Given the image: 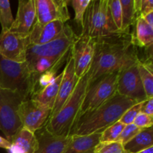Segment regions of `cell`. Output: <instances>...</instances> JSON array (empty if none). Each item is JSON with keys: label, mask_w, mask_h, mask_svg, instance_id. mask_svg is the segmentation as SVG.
<instances>
[{"label": "cell", "mask_w": 153, "mask_h": 153, "mask_svg": "<svg viewBox=\"0 0 153 153\" xmlns=\"http://www.w3.org/2000/svg\"><path fill=\"white\" fill-rule=\"evenodd\" d=\"M95 52L90 70L88 84L104 75L120 73L140 61L138 48L131 32H120L95 38Z\"/></svg>", "instance_id": "6da1fadb"}, {"label": "cell", "mask_w": 153, "mask_h": 153, "mask_svg": "<svg viewBox=\"0 0 153 153\" xmlns=\"http://www.w3.org/2000/svg\"><path fill=\"white\" fill-rule=\"evenodd\" d=\"M136 103L138 102L116 93L100 107L81 115L70 136L102 133L119 121L123 114Z\"/></svg>", "instance_id": "7a4b0ae2"}, {"label": "cell", "mask_w": 153, "mask_h": 153, "mask_svg": "<svg viewBox=\"0 0 153 153\" xmlns=\"http://www.w3.org/2000/svg\"><path fill=\"white\" fill-rule=\"evenodd\" d=\"M88 86V75L79 79L70 98L61 110L46 123V129L57 137H70L80 114L81 108Z\"/></svg>", "instance_id": "3957f363"}, {"label": "cell", "mask_w": 153, "mask_h": 153, "mask_svg": "<svg viewBox=\"0 0 153 153\" xmlns=\"http://www.w3.org/2000/svg\"><path fill=\"white\" fill-rule=\"evenodd\" d=\"M35 81L26 62H13L0 55V89L18 92L28 100Z\"/></svg>", "instance_id": "277c9868"}, {"label": "cell", "mask_w": 153, "mask_h": 153, "mask_svg": "<svg viewBox=\"0 0 153 153\" xmlns=\"http://www.w3.org/2000/svg\"><path fill=\"white\" fill-rule=\"evenodd\" d=\"M120 31L112 19L108 0H91L85 13L81 34L95 39Z\"/></svg>", "instance_id": "5b68a950"}, {"label": "cell", "mask_w": 153, "mask_h": 153, "mask_svg": "<svg viewBox=\"0 0 153 153\" xmlns=\"http://www.w3.org/2000/svg\"><path fill=\"white\" fill-rule=\"evenodd\" d=\"M25 100L26 99L19 93L0 89V131L9 142L22 127L17 111Z\"/></svg>", "instance_id": "8992f818"}, {"label": "cell", "mask_w": 153, "mask_h": 153, "mask_svg": "<svg viewBox=\"0 0 153 153\" xmlns=\"http://www.w3.org/2000/svg\"><path fill=\"white\" fill-rule=\"evenodd\" d=\"M118 75L117 72L104 75L88 84L79 117L100 107L116 94Z\"/></svg>", "instance_id": "52a82bcc"}, {"label": "cell", "mask_w": 153, "mask_h": 153, "mask_svg": "<svg viewBox=\"0 0 153 153\" xmlns=\"http://www.w3.org/2000/svg\"><path fill=\"white\" fill-rule=\"evenodd\" d=\"M79 36L71 26L66 25L62 34L52 41L43 45H29L26 52V60L37 57L55 58L70 53Z\"/></svg>", "instance_id": "ba28073f"}, {"label": "cell", "mask_w": 153, "mask_h": 153, "mask_svg": "<svg viewBox=\"0 0 153 153\" xmlns=\"http://www.w3.org/2000/svg\"><path fill=\"white\" fill-rule=\"evenodd\" d=\"M51 112L47 106L31 99L22 102L17 111L22 126L34 133L46 126Z\"/></svg>", "instance_id": "9c48e42d"}, {"label": "cell", "mask_w": 153, "mask_h": 153, "mask_svg": "<svg viewBox=\"0 0 153 153\" xmlns=\"http://www.w3.org/2000/svg\"><path fill=\"white\" fill-rule=\"evenodd\" d=\"M95 39L80 34L71 49L70 55L74 62L76 76L81 79L90 70L95 52Z\"/></svg>", "instance_id": "30bf717a"}, {"label": "cell", "mask_w": 153, "mask_h": 153, "mask_svg": "<svg viewBox=\"0 0 153 153\" xmlns=\"http://www.w3.org/2000/svg\"><path fill=\"white\" fill-rule=\"evenodd\" d=\"M29 45V35L22 36L9 31L0 34V55L13 62H25Z\"/></svg>", "instance_id": "8fae6325"}, {"label": "cell", "mask_w": 153, "mask_h": 153, "mask_svg": "<svg viewBox=\"0 0 153 153\" xmlns=\"http://www.w3.org/2000/svg\"><path fill=\"white\" fill-rule=\"evenodd\" d=\"M117 93L137 102H141L147 100L139 76L137 64L120 72Z\"/></svg>", "instance_id": "7c38bea8"}, {"label": "cell", "mask_w": 153, "mask_h": 153, "mask_svg": "<svg viewBox=\"0 0 153 153\" xmlns=\"http://www.w3.org/2000/svg\"><path fill=\"white\" fill-rule=\"evenodd\" d=\"M36 22L46 24L53 21L65 23L70 19L67 0H34Z\"/></svg>", "instance_id": "4fadbf2b"}, {"label": "cell", "mask_w": 153, "mask_h": 153, "mask_svg": "<svg viewBox=\"0 0 153 153\" xmlns=\"http://www.w3.org/2000/svg\"><path fill=\"white\" fill-rule=\"evenodd\" d=\"M35 21L34 0H19L16 16L8 31L19 35L28 36Z\"/></svg>", "instance_id": "5bb4252c"}, {"label": "cell", "mask_w": 153, "mask_h": 153, "mask_svg": "<svg viewBox=\"0 0 153 153\" xmlns=\"http://www.w3.org/2000/svg\"><path fill=\"white\" fill-rule=\"evenodd\" d=\"M64 76L60 85L59 91L57 96L56 101H55L54 107L49 118L55 116L63 107L66 102L67 101L70 96L73 94L75 88H76L79 79L76 77L74 69V62L73 59L70 55L64 69Z\"/></svg>", "instance_id": "9a60e30c"}, {"label": "cell", "mask_w": 153, "mask_h": 153, "mask_svg": "<svg viewBox=\"0 0 153 153\" xmlns=\"http://www.w3.org/2000/svg\"><path fill=\"white\" fill-rule=\"evenodd\" d=\"M65 23L53 21L46 24H40L35 21L29 34L30 45H43L52 41L61 35Z\"/></svg>", "instance_id": "2e32d148"}, {"label": "cell", "mask_w": 153, "mask_h": 153, "mask_svg": "<svg viewBox=\"0 0 153 153\" xmlns=\"http://www.w3.org/2000/svg\"><path fill=\"white\" fill-rule=\"evenodd\" d=\"M34 134L38 140V148L34 153H62L70 139V137L52 135L45 126L36 131Z\"/></svg>", "instance_id": "e0dca14e"}, {"label": "cell", "mask_w": 153, "mask_h": 153, "mask_svg": "<svg viewBox=\"0 0 153 153\" xmlns=\"http://www.w3.org/2000/svg\"><path fill=\"white\" fill-rule=\"evenodd\" d=\"M7 149L8 153H34L38 148V140L35 134L22 127L11 138Z\"/></svg>", "instance_id": "ac0fdd59"}, {"label": "cell", "mask_w": 153, "mask_h": 153, "mask_svg": "<svg viewBox=\"0 0 153 153\" xmlns=\"http://www.w3.org/2000/svg\"><path fill=\"white\" fill-rule=\"evenodd\" d=\"M102 133L88 135L70 136L67 145L62 153H94L100 143Z\"/></svg>", "instance_id": "d6986e66"}, {"label": "cell", "mask_w": 153, "mask_h": 153, "mask_svg": "<svg viewBox=\"0 0 153 153\" xmlns=\"http://www.w3.org/2000/svg\"><path fill=\"white\" fill-rule=\"evenodd\" d=\"M70 53L61 57L49 58V57H37V58L27 59L25 61L28 69L34 75L37 80V77L42 73H44L57 67H61L66 60L70 58ZM36 82V81H35Z\"/></svg>", "instance_id": "ffe728a7"}, {"label": "cell", "mask_w": 153, "mask_h": 153, "mask_svg": "<svg viewBox=\"0 0 153 153\" xmlns=\"http://www.w3.org/2000/svg\"><path fill=\"white\" fill-rule=\"evenodd\" d=\"M134 25H135V31L131 34L135 46L146 50L152 48L153 27L150 26L141 16L135 19Z\"/></svg>", "instance_id": "44dd1931"}, {"label": "cell", "mask_w": 153, "mask_h": 153, "mask_svg": "<svg viewBox=\"0 0 153 153\" xmlns=\"http://www.w3.org/2000/svg\"><path fill=\"white\" fill-rule=\"evenodd\" d=\"M63 76H64V71L61 72L60 74L57 75L55 80L52 83L49 84L40 92L33 94L30 99L47 106L51 110H52L55 101H56Z\"/></svg>", "instance_id": "7402d4cb"}, {"label": "cell", "mask_w": 153, "mask_h": 153, "mask_svg": "<svg viewBox=\"0 0 153 153\" xmlns=\"http://www.w3.org/2000/svg\"><path fill=\"white\" fill-rule=\"evenodd\" d=\"M124 149L127 153H137L143 149L153 146L152 127L142 129L130 141L124 145Z\"/></svg>", "instance_id": "603a6c76"}, {"label": "cell", "mask_w": 153, "mask_h": 153, "mask_svg": "<svg viewBox=\"0 0 153 153\" xmlns=\"http://www.w3.org/2000/svg\"><path fill=\"white\" fill-rule=\"evenodd\" d=\"M137 66L146 98H153L152 61H139Z\"/></svg>", "instance_id": "cb8c5ba5"}, {"label": "cell", "mask_w": 153, "mask_h": 153, "mask_svg": "<svg viewBox=\"0 0 153 153\" xmlns=\"http://www.w3.org/2000/svg\"><path fill=\"white\" fill-rule=\"evenodd\" d=\"M122 8V32H130L131 25L134 24L136 19L134 0H120Z\"/></svg>", "instance_id": "d4e9b609"}, {"label": "cell", "mask_w": 153, "mask_h": 153, "mask_svg": "<svg viewBox=\"0 0 153 153\" xmlns=\"http://www.w3.org/2000/svg\"><path fill=\"white\" fill-rule=\"evenodd\" d=\"M13 20L14 19L12 15L10 1L7 0H0V24L1 31H8Z\"/></svg>", "instance_id": "484cf974"}, {"label": "cell", "mask_w": 153, "mask_h": 153, "mask_svg": "<svg viewBox=\"0 0 153 153\" xmlns=\"http://www.w3.org/2000/svg\"><path fill=\"white\" fill-rule=\"evenodd\" d=\"M61 68V67H57L49 71L46 72L44 73H42L37 77L35 83H34V88H33V92L31 96L33 94H35L37 93L40 92V91L46 88V86L52 83L55 80V77L57 76V72Z\"/></svg>", "instance_id": "4316f807"}, {"label": "cell", "mask_w": 153, "mask_h": 153, "mask_svg": "<svg viewBox=\"0 0 153 153\" xmlns=\"http://www.w3.org/2000/svg\"><path fill=\"white\" fill-rule=\"evenodd\" d=\"M74 10L75 17L74 20L77 25L80 27L81 31L83 28L84 19L86 10L88 9L91 0H72L70 1Z\"/></svg>", "instance_id": "83f0119b"}, {"label": "cell", "mask_w": 153, "mask_h": 153, "mask_svg": "<svg viewBox=\"0 0 153 153\" xmlns=\"http://www.w3.org/2000/svg\"><path fill=\"white\" fill-rule=\"evenodd\" d=\"M125 126L120 121H117L112 124L102 132L100 142L117 141L118 137L120 135Z\"/></svg>", "instance_id": "f1b7e54d"}, {"label": "cell", "mask_w": 153, "mask_h": 153, "mask_svg": "<svg viewBox=\"0 0 153 153\" xmlns=\"http://www.w3.org/2000/svg\"><path fill=\"white\" fill-rule=\"evenodd\" d=\"M94 153H127L120 141L100 142Z\"/></svg>", "instance_id": "f546056e"}, {"label": "cell", "mask_w": 153, "mask_h": 153, "mask_svg": "<svg viewBox=\"0 0 153 153\" xmlns=\"http://www.w3.org/2000/svg\"><path fill=\"white\" fill-rule=\"evenodd\" d=\"M108 7L114 22L117 28L120 31L122 27V8L120 0H108Z\"/></svg>", "instance_id": "4dcf8cb0"}, {"label": "cell", "mask_w": 153, "mask_h": 153, "mask_svg": "<svg viewBox=\"0 0 153 153\" xmlns=\"http://www.w3.org/2000/svg\"><path fill=\"white\" fill-rule=\"evenodd\" d=\"M141 130V128L136 126L134 123L126 125L123 130V131L121 132L120 135L118 137L117 141L120 142V143L124 146L126 143H127L128 141H130L133 137H135Z\"/></svg>", "instance_id": "1f68e13d"}, {"label": "cell", "mask_w": 153, "mask_h": 153, "mask_svg": "<svg viewBox=\"0 0 153 153\" xmlns=\"http://www.w3.org/2000/svg\"><path fill=\"white\" fill-rule=\"evenodd\" d=\"M134 6L136 19L140 16L143 17L153 11V1L152 0H134Z\"/></svg>", "instance_id": "d6a6232c"}, {"label": "cell", "mask_w": 153, "mask_h": 153, "mask_svg": "<svg viewBox=\"0 0 153 153\" xmlns=\"http://www.w3.org/2000/svg\"><path fill=\"white\" fill-rule=\"evenodd\" d=\"M142 102H138L134 104V105L131 106L130 108H128L125 113L123 114L121 118L120 119L119 121H120L124 125H128V124H131L134 123V120L137 117L138 114L140 113L141 111L142 107Z\"/></svg>", "instance_id": "836d02e7"}, {"label": "cell", "mask_w": 153, "mask_h": 153, "mask_svg": "<svg viewBox=\"0 0 153 153\" xmlns=\"http://www.w3.org/2000/svg\"><path fill=\"white\" fill-rule=\"evenodd\" d=\"M133 123L141 129L150 128V127H152L153 117L140 112Z\"/></svg>", "instance_id": "e575fe53"}, {"label": "cell", "mask_w": 153, "mask_h": 153, "mask_svg": "<svg viewBox=\"0 0 153 153\" xmlns=\"http://www.w3.org/2000/svg\"><path fill=\"white\" fill-rule=\"evenodd\" d=\"M140 112L153 117V98L147 99L142 102Z\"/></svg>", "instance_id": "d590c367"}, {"label": "cell", "mask_w": 153, "mask_h": 153, "mask_svg": "<svg viewBox=\"0 0 153 153\" xmlns=\"http://www.w3.org/2000/svg\"><path fill=\"white\" fill-rule=\"evenodd\" d=\"M10 143L7 140H6L4 137H2L1 136H0V148H2V149H5L7 150V149L10 146Z\"/></svg>", "instance_id": "8d00e7d4"}, {"label": "cell", "mask_w": 153, "mask_h": 153, "mask_svg": "<svg viewBox=\"0 0 153 153\" xmlns=\"http://www.w3.org/2000/svg\"><path fill=\"white\" fill-rule=\"evenodd\" d=\"M143 18L150 26L153 27V11L145 15L144 16H143Z\"/></svg>", "instance_id": "74e56055"}, {"label": "cell", "mask_w": 153, "mask_h": 153, "mask_svg": "<svg viewBox=\"0 0 153 153\" xmlns=\"http://www.w3.org/2000/svg\"><path fill=\"white\" fill-rule=\"evenodd\" d=\"M137 153H153V146L152 147L148 148V149H143V150L140 151V152H138Z\"/></svg>", "instance_id": "f35d334b"}]
</instances>
